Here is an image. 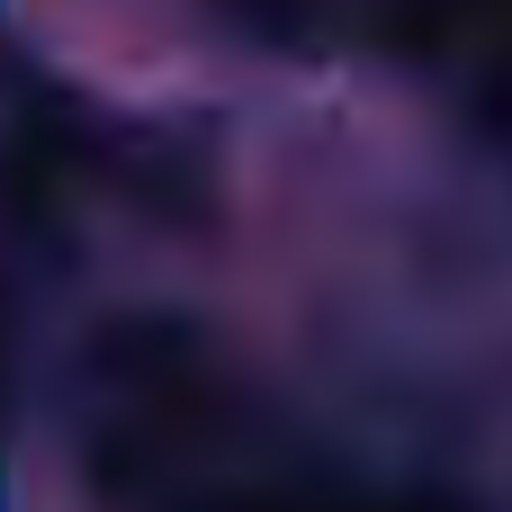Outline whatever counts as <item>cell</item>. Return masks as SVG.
I'll return each instance as SVG.
<instances>
[{"instance_id": "obj_1", "label": "cell", "mask_w": 512, "mask_h": 512, "mask_svg": "<svg viewBox=\"0 0 512 512\" xmlns=\"http://www.w3.org/2000/svg\"><path fill=\"white\" fill-rule=\"evenodd\" d=\"M252 36H270V45H324L342 18H351V0H225Z\"/></svg>"}, {"instance_id": "obj_2", "label": "cell", "mask_w": 512, "mask_h": 512, "mask_svg": "<svg viewBox=\"0 0 512 512\" xmlns=\"http://www.w3.org/2000/svg\"><path fill=\"white\" fill-rule=\"evenodd\" d=\"M0 90H9V45H0Z\"/></svg>"}]
</instances>
